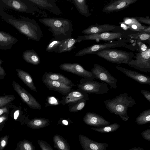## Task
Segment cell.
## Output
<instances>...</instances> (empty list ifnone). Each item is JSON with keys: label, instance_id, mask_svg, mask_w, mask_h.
<instances>
[{"label": "cell", "instance_id": "22", "mask_svg": "<svg viewBox=\"0 0 150 150\" xmlns=\"http://www.w3.org/2000/svg\"><path fill=\"white\" fill-rule=\"evenodd\" d=\"M42 79L57 81L72 88L75 86L70 80L60 74L47 72L43 75Z\"/></svg>", "mask_w": 150, "mask_h": 150}, {"label": "cell", "instance_id": "13", "mask_svg": "<svg viewBox=\"0 0 150 150\" xmlns=\"http://www.w3.org/2000/svg\"><path fill=\"white\" fill-rule=\"evenodd\" d=\"M122 28L120 26L108 24H95L89 26L81 32L85 35L100 33L106 32L122 31Z\"/></svg>", "mask_w": 150, "mask_h": 150}, {"label": "cell", "instance_id": "18", "mask_svg": "<svg viewBox=\"0 0 150 150\" xmlns=\"http://www.w3.org/2000/svg\"><path fill=\"white\" fill-rule=\"evenodd\" d=\"M83 121L88 125L97 127L108 125L110 122L101 115L95 112H88L83 118Z\"/></svg>", "mask_w": 150, "mask_h": 150}, {"label": "cell", "instance_id": "45", "mask_svg": "<svg viewBox=\"0 0 150 150\" xmlns=\"http://www.w3.org/2000/svg\"><path fill=\"white\" fill-rule=\"evenodd\" d=\"M142 33H147L150 34V27L149 26L148 27L145 28L144 29L142 30L139 32Z\"/></svg>", "mask_w": 150, "mask_h": 150}, {"label": "cell", "instance_id": "2", "mask_svg": "<svg viewBox=\"0 0 150 150\" xmlns=\"http://www.w3.org/2000/svg\"><path fill=\"white\" fill-rule=\"evenodd\" d=\"M38 20L49 27V30L56 40H63L71 36L73 25L68 19L60 18H45Z\"/></svg>", "mask_w": 150, "mask_h": 150}, {"label": "cell", "instance_id": "16", "mask_svg": "<svg viewBox=\"0 0 150 150\" xmlns=\"http://www.w3.org/2000/svg\"><path fill=\"white\" fill-rule=\"evenodd\" d=\"M138 0H116L112 1L104 7L102 11L105 13L118 12L124 10Z\"/></svg>", "mask_w": 150, "mask_h": 150}, {"label": "cell", "instance_id": "3", "mask_svg": "<svg viewBox=\"0 0 150 150\" xmlns=\"http://www.w3.org/2000/svg\"><path fill=\"white\" fill-rule=\"evenodd\" d=\"M104 102L110 112L118 116L125 121L129 118L127 113L128 108H132L136 103L134 99L126 93L120 94L112 99L105 100Z\"/></svg>", "mask_w": 150, "mask_h": 150}, {"label": "cell", "instance_id": "42", "mask_svg": "<svg viewBox=\"0 0 150 150\" xmlns=\"http://www.w3.org/2000/svg\"><path fill=\"white\" fill-rule=\"evenodd\" d=\"M137 43L139 49V52H144L147 49L148 47L142 42H137Z\"/></svg>", "mask_w": 150, "mask_h": 150}, {"label": "cell", "instance_id": "32", "mask_svg": "<svg viewBox=\"0 0 150 150\" xmlns=\"http://www.w3.org/2000/svg\"><path fill=\"white\" fill-rule=\"evenodd\" d=\"M63 40H58L54 38L52 39L46 46V51L48 52L57 53Z\"/></svg>", "mask_w": 150, "mask_h": 150}, {"label": "cell", "instance_id": "26", "mask_svg": "<svg viewBox=\"0 0 150 150\" xmlns=\"http://www.w3.org/2000/svg\"><path fill=\"white\" fill-rule=\"evenodd\" d=\"M54 146L58 150H71L69 144L62 136L56 134L53 137Z\"/></svg>", "mask_w": 150, "mask_h": 150}, {"label": "cell", "instance_id": "14", "mask_svg": "<svg viewBox=\"0 0 150 150\" xmlns=\"http://www.w3.org/2000/svg\"><path fill=\"white\" fill-rule=\"evenodd\" d=\"M82 99L88 100V94L79 89H71L67 94L62 97L61 103L63 105H67L69 106Z\"/></svg>", "mask_w": 150, "mask_h": 150}, {"label": "cell", "instance_id": "10", "mask_svg": "<svg viewBox=\"0 0 150 150\" xmlns=\"http://www.w3.org/2000/svg\"><path fill=\"white\" fill-rule=\"evenodd\" d=\"M91 72L98 79L106 84H108L111 88L116 89L117 79L112 76L109 71L104 67L98 64H95L91 69Z\"/></svg>", "mask_w": 150, "mask_h": 150}, {"label": "cell", "instance_id": "44", "mask_svg": "<svg viewBox=\"0 0 150 150\" xmlns=\"http://www.w3.org/2000/svg\"><path fill=\"white\" fill-rule=\"evenodd\" d=\"M3 61L0 59V75L3 76L5 74V71L3 69L1 66V64L2 63Z\"/></svg>", "mask_w": 150, "mask_h": 150}, {"label": "cell", "instance_id": "46", "mask_svg": "<svg viewBox=\"0 0 150 150\" xmlns=\"http://www.w3.org/2000/svg\"><path fill=\"white\" fill-rule=\"evenodd\" d=\"M8 112L7 108L6 107H4L0 108V115Z\"/></svg>", "mask_w": 150, "mask_h": 150}, {"label": "cell", "instance_id": "36", "mask_svg": "<svg viewBox=\"0 0 150 150\" xmlns=\"http://www.w3.org/2000/svg\"><path fill=\"white\" fill-rule=\"evenodd\" d=\"M61 104V101L54 96L48 97L47 98V102L45 106L56 105Z\"/></svg>", "mask_w": 150, "mask_h": 150}, {"label": "cell", "instance_id": "33", "mask_svg": "<svg viewBox=\"0 0 150 150\" xmlns=\"http://www.w3.org/2000/svg\"><path fill=\"white\" fill-rule=\"evenodd\" d=\"M86 101L82 99L71 104L69 106V112H74L82 110L84 107Z\"/></svg>", "mask_w": 150, "mask_h": 150}, {"label": "cell", "instance_id": "39", "mask_svg": "<svg viewBox=\"0 0 150 150\" xmlns=\"http://www.w3.org/2000/svg\"><path fill=\"white\" fill-rule=\"evenodd\" d=\"M9 136L2 137L0 140V150H3L7 144Z\"/></svg>", "mask_w": 150, "mask_h": 150}, {"label": "cell", "instance_id": "25", "mask_svg": "<svg viewBox=\"0 0 150 150\" xmlns=\"http://www.w3.org/2000/svg\"><path fill=\"white\" fill-rule=\"evenodd\" d=\"M17 75L22 81L30 88L35 92H37L36 88L34 85L32 77L27 72L22 70L16 69Z\"/></svg>", "mask_w": 150, "mask_h": 150}, {"label": "cell", "instance_id": "49", "mask_svg": "<svg viewBox=\"0 0 150 150\" xmlns=\"http://www.w3.org/2000/svg\"><path fill=\"white\" fill-rule=\"evenodd\" d=\"M129 150H145L143 148L140 147H133Z\"/></svg>", "mask_w": 150, "mask_h": 150}, {"label": "cell", "instance_id": "9", "mask_svg": "<svg viewBox=\"0 0 150 150\" xmlns=\"http://www.w3.org/2000/svg\"><path fill=\"white\" fill-rule=\"evenodd\" d=\"M2 1L8 6L20 12L31 13L36 12L43 16H47L45 13L29 2L25 3L20 0H4Z\"/></svg>", "mask_w": 150, "mask_h": 150}, {"label": "cell", "instance_id": "24", "mask_svg": "<svg viewBox=\"0 0 150 150\" xmlns=\"http://www.w3.org/2000/svg\"><path fill=\"white\" fill-rule=\"evenodd\" d=\"M23 57L26 62L36 65L40 62L39 56L37 53L33 49L28 50L23 52Z\"/></svg>", "mask_w": 150, "mask_h": 150}, {"label": "cell", "instance_id": "29", "mask_svg": "<svg viewBox=\"0 0 150 150\" xmlns=\"http://www.w3.org/2000/svg\"><path fill=\"white\" fill-rule=\"evenodd\" d=\"M72 1L78 12L82 15L89 17L91 14L85 0H72Z\"/></svg>", "mask_w": 150, "mask_h": 150}, {"label": "cell", "instance_id": "41", "mask_svg": "<svg viewBox=\"0 0 150 150\" xmlns=\"http://www.w3.org/2000/svg\"><path fill=\"white\" fill-rule=\"evenodd\" d=\"M141 134L143 139L150 141V129H147L142 131Z\"/></svg>", "mask_w": 150, "mask_h": 150}, {"label": "cell", "instance_id": "38", "mask_svg": "<svg viewBox=\"0 0 150 150\" xmlns=\"http://www.w3.org/2000/svg\"><path fill=\"white\" fill-rule=\"evenodd\" d=\"M38 144L42 150H54L47 142L44 141L38 140Z\"/></svg>", "mask_w": 150, "mask_h": 150}, {"label": "cell", "instance_id": "8", "mask_svg": "<svg viewBox=\"0 0 150 150\" xmlns=\"http://www.w3.org/2000/svg\"><path fill=\"white\" fill-rule=\"evenodd\" d=\"M125 40H114L104 43L94 44L78 51L75 54V56L80 57L86 54H94L105 49L125 46L127 45L125 43Z\"/></svg>", "mask_w": 150, "mask_h": 150}, {"label": "cell", "instance_id": "7", "mask_svg": "<svg viewBox=\"0 0 150 150\" xmlns=\"http://www.w3.org/2000/svg\"><path fill=\"white\" fill-rule=\"evenodd\" d=\"M129 66L146 73L150 72V48L135 54L127 64Z\"/></svg>", "mask_w": 150, "mask_h": 150}, {"label": "cell", "instance_id": "30", "mask_svg": "<svg viewBox=\"0 0 150 150\" xmlns=\"http://www.w3.org/2000/svg\"><path fill=\"white\" fill-rule=\"evenodd\" d=\"M120 127L118 123H114L107 125L99 127H92L91 129L95 131L103 133L111 132L117 130Z\"/></svg>", "mask_w": 150, "mask_h": 150}, {"label": "cell", "instance_id": "15", "mask_svg": "<svg viewBox=\"0 0 150 150\" xmlns=\"http://www.w3.org/2000/svg\"><path fill=\"white\" fill-rule=\"evenodd\" d=\"M78 138L83 150H107L109 145L93 140L86 136L79 134Z\"/></svg>", "mask_w": 150, "mask_h": 150}, {"label": "cell", "instance_id": "1", "mask_svg": "<svg viewBox=\"0 0 150 150\" xmlns=\"http://www.w3.org/2000/svg\"><path fill=\"white\" fill-rule=\"evenodd\" d=\"M0 15L5 21L11 25L28 39L40 41L42 36V31L39 25L33 19L21 16L16 19L2 10Z\"/></svg>", "mask_w": 150, "mask_h": 150}, {"label": "cell", "instance_id": "31", "mask_svg": "<svg viewBox=\"0 0 150 150\" xmlns=\"http://www.w3.org/2000/svg\"><path fill=\"white\" fill-rule=\"evenodd\" d=\"M135 122L138 125H143L150 122V109L142 111L136 119Z\"/></svg>", "mask_w": 150, "mask_h": 150}, {"label": "cell", "instance_id": "20", "mask_svg": "<svg viewBox=\"0 0 150 150\" xmlns=\"http://www.w3.org/2000/svg\"><path fill=\"white\" fill-rule=\"evenodd\" d=\"M42 81L48 89L58 92L64 96L72 89V88L70 86L57 81L43 79Z\"/></svg>", "mask_w": 150, "mask_h": 150}, {"label": "cell", "instance_id": "6", "mask_svg": "<svg viewBox=\"0 0 150 150\" xmlns=\"http://www.w3.org/2000/svg\"><path fill=\"white\" fill-rule=\"evenodd\" d=\"M76 86L79 89L87 93L103 94L108 93L109 90L107 84L105 83L84 78L81 79Z\"/></svg>", "mask_w": 150, "mask_h": 150}, {"label": "cell", "instance_id": "43", "mask_svg": "<svg viewBox=\"0 0 150 150\" xmlns=\"http://www.w3.org/2000/svg\"><path fill=\"white\" fill-rule=\"evenodd\" d=\"M141 93L144 95L145 98L150 102V92L145 90H142Z\"/></svg>", "mask_w": 150, "mask_h": 150}, {"label": "cell", "instance_id": "23", "mask_svg": "<svg viewBox=\"0 0 150 150\" xmlns=\"http://www.w3.org/2000/svg\"><path fill=\"white\" fill-rule=\"evenodd\" d=\"M81 42L78 38H75L71 37L67 38L63 40L57 53L60 54L70 51L76 48L75 44L77 42Z\"/></svg>", "mask_w": 150, "mask_h": 150}, {"label": "cell", "instance_id": "28", "mask_svg": "<svg viewBox=\"0 0 150 150\" xmlns=\"http://www.w3.org/2000/svg\"><path fill=\"white\" fill-rule=\"evenodd\" d=\"M124 23L132 31L139 32L147 27L142 25L137 20L134 18H125Z\"/></svg>", "mask_w": 150, "mask_h": 150}, {"label": "cell", "instance_id": "12", "mask_svg": "<svg viewBox=\"0 0 150 150\" xmlns=\"http://www.w3.org/2000/svg\"><path fill=\"white\" fill-rule=\"evenodd\" d=\"M12 85L15 91L20 96L23 101L30 108L34 109H42L41 105L29 93L18 83L13 81Z\"/></svg>", "mask_w": 150, "mask_h": 150}, {"label": "cell", "instance_id": "17", "mask_svg": "<svg viewBox=\"0 0 150 150\" xmlns=\"http://www.w3.org/2000/svg\"><path fill=\"white\" fill-rule=\"evenodd\" d=\"M29 2L40 8L52 12L57 15H61L62 13L55 3V0H27Z\"/></svg>", "mask_w": 150, "mask_h": 150}, {"label": "cell", "instance_id": "35", "mask_svg": "<svg viewBox=\"0 0 150 150\" xmlns=\"http://www.w3.org/2000/svg\"><path fill=\"white\" fill-rule=\"evenodd\" d=\"M18 145L19 150H35L32 142L24 140L19 142Z\"/></svg>", "mask_w": 150, "mask_h": 150}, {"label": "cell", "instance_id": "11", "mask_svg": "<svg viewBox=\"0 0 150 150\" xmlns=\"http://www.w3.org/2000/svg\"><path fill=\"white\" fill-rule=\"evenodd\" d=\"M59 67L63 70L76 74L84 79L91 80L96 79L91 71L86 70L78 63H64L61 64Z\"/></svg>", "mask_w": 150, "mask_h": 150}, {"label": "cell", "instance_id": "40", "mask_svg": "<svg viewBox=\"0 0 150 150\" xmlns=\"http://www.w3.org/2000/svg\"><path fill=\"white\" fill-rule=\"evenodd\" d=\"M135 18L139 23L140 22L142 23L145 24L150 26V19L149 16L147 17L146 18L141 16L137 17Z\"/></svg>", "mask_w": 150, "mask_h": 150}, {"label": "cell", "instance_id": "48", "mask_svg": "<svg viewBox=\"0 0 150 150\" xmlns=\"http://www.w3.org/2000/svg\"><path fill=\"white\" fill-rule=\"evenodd\" d=\"M7 117L5 115H3L0 117V126L6 120Z\"/></svg>", "mask_w": 150, "mask_h": 150}, {"label": "cell", "instance_id": "47", "mask_svg": "<svg viewBox=\"0 0 150 150\" xmlns=\"http://www.w3.org/2000/svg\"><path fill=\"white\" fill-rule=\"evenodd\" d=\"M20 113V110H16L14 113L13 118L15 120L18 119Z\"/></svg>", "mask_w": 150, "mask_h": 150}, {"label": "cell", "instance_id": "19", "mask_svg": "<svg viewBox=\"0 0 150 150\" xmlns=\"http://www.w3.org/2000/svg\"><path fill=\"white\" fill-rule=\"evenodd\" d=\"M116 68L122 72L127 76L142 84L150 85V77L146 75L119 66H116Z\"/></svg>", "mask_w": 150, "mask_h": 150}, {"label": "cell", "instance_id": "21", "mask_svg": "<svg viewBox=\"0 0 150 150\" xmlns=\"http://www.w3.org/2000/svg\"><path fill=\"white\" fill-rule=\"evenodd\" d=\"M18 41V39L9 33L0 31V49H10Z\"/></svg>", "mask_w": 150, "mask_h": 150}, {"label": "cell", "instance_id": "50", "mask_svg": "<svg viewBox=\"0 0 150 150\" xmlns=\"http://www.w3.org/2000/svg\"><path fill=\"white\" fill-rule=\"evenodd\" d=\"M62 123L64 125H67L69 124L68 121L66 120H63L61 121Z\"/></svg>", "mask_w": 150, "mask_h": 150}, {"label": "cell", "instance_id": "27", "mask_svg": "<svg viewBox=\"0 0 150 150\" xmlns=\"http://www.w3.org/2000/svg\"><path fill=\"white\" fill-rule=\"evenodd\" d=\"M50 124L48 119L44 118H35L30 120L27 122V125L31 129H37L44 127Z\"/></svg>", "mask_w": 150, "mask_h": 150}, {"label": "cell", "instance_id": "37", "mask_svg": "<svg viewBox=\"0 0 150 150\" xmlns=\"http://www.w3.org/2000/svg\"><path fill=\"white\" fill-rule=\"evenodd\" d=\"M13 97L5 96L0 97V107H3L11 102L14 99Z\"/></svg>", "mask_w": 150, "mask_h": 150}, {"label": "cell", "instance_id": "4", "mask_svg": "<svg viewBox=\"0 0 150 150\" xmlns=\"http://www.w3.org/2000/svg\"><path fill=\"white\" fill-rule=\"evenodd\" d=\"M94 54L108 61L118 64H127L134 56L131 52L111 49L102 50Z\"/></svg>", "mask_w": 150, "mask_h": 150}, {"label": "cell", "instance_id": "5", "mask_svg": "<svg viewBox=\"0 0 150 150\" xmlns=\"http://www.w3.org/2000/svg\"><path fill=\"white\" fill-rule=\"evenodd\" d=\"M124 30L114 32H106L99 34L79 36L78 37L81 41L83 40H91L96 41H112L115 40H127L130 38L129 35L134 33Z\"/></svg>", "mask_w": 150, "mask_h": 150}, {"label": "cell", "instance_id": "34", "mask_svg": "<svg viewBox=\"0 0 150 150\" xmlns=\"http://www.w3.org/2000/svg\"><path fill=\"white\" fill-rule=\"evenodd\" d=\"M129 36L131 38H134L137 40V42L146 40H148L150 42V34L138 32L130 34Z\"/></svg>", "mask_w": 150, "mask_h": 150}]
</instances>
